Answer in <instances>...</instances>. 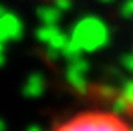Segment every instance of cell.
Masks as SVG:
<instances>
[{"label": "cell", "mask_w": 133, "mask_h": 131, "mask_svg": "<svg viewBox=\"0 0 133 131\" xmlns=\"http://www.w3.org/2000/svg\"><path fill=\"white\" fill-rule=\"evenodd\" d=\"M55 131H133L121 115L113 111H83L57 125Z\"/></svg>", "instance_id": "1"}, {"label": "cell", "mask_w": 133, "mask_h": 131, "mask_svg": "<svg viewBox=\"0 0 133 131\" xmlns=\"http://www.w3.org/2000/svg\"><path fill=\"white\" fill-rule=\"evenodd\" d=\"M46 2H52V0H46Z\"/></svg>", "instance_id": "2"}]
</instances>
